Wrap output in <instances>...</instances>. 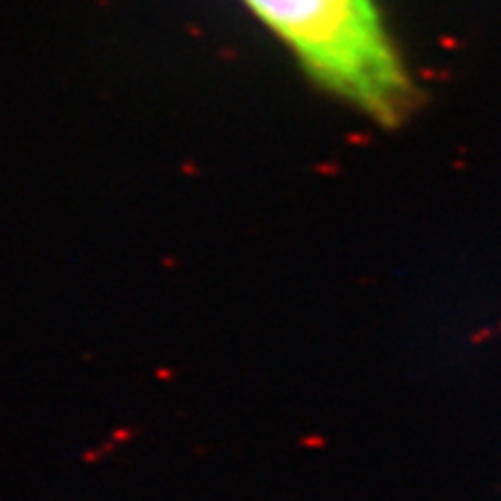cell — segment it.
Returning <instances> with one entry per match:
<instances>
[{"instance_id":"cell-1","label":"cell","mask_w":501,"mask_h":501,"mask_svg":"<svg viewBox=\"0 0 501 501\" xmlns=\"http://www.w3.org/2000/svg\"><path fill=\"white\" fill-rule=\"evenodd\" d=\"M323 91L378 123L413 100L409 72L374 0H242Z\"/></svg>"}]
</instances>
